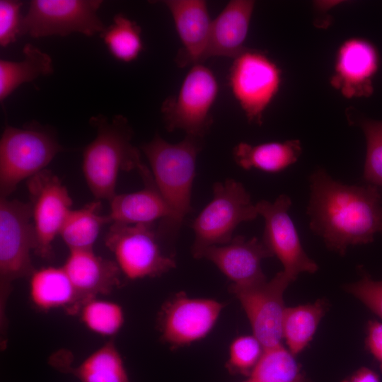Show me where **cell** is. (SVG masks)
<instances>
[{
  "label": "cell",
  "instance_id": "d4e9b609",
  "mask_svg": "<svg viewBox=\"0 0 382 382\" xmlns=\"http://www.w3.org/2000/svg\"><path fill=\"white\" fill-rule=\"evenodd\" d=\"M100 207L101 201L95 199L71 210L59 234L69 250L93 249L102 227L110 223L108 215L99 214Z\"/></svg>",
  "mask_w": 382,
  "mask_h": 382
},
{
  "label": "cell",
  "instance_id": "7c38bea8",
  "mask_svg": "<svg viewBox=\"0 0 382 382\" xmlns=\"http://www.w3.org/2000/svg\"><path fill=\"white\" fill-rule=\"evenodd\" d=\"M224 306L212 299L189 297L183 291L174 294L163 303L158 313L160 339L175 349L204 338Z\"/></svg>",
  "mask_w": 382,
  "mask_h": 382
},
{
  "label": "cell",
  "instance_id": "9a60e30c",
  "mask_svg": "<svg viewBox=\"0 0 382 382\" xmlns=\"http://www.w3.org/2000/svg\"><path fill=\"white\" fill-rule=\"evenodd\" d=\"M273 255L257 238L246 239L243 236H233L224 245L204 249L197 259L212 262L236 285H246L267 279L261 268V262Z\"/></svg>",
  "mask_w": 382,
  "mask_h": 382
},
{
  "label": "cell",
  "instance_id": "2e32d148",
  "mask_svg": "<svg viewBox=\"0 0 382 382\" xmlns=\"http://www.w3.org/2000/svg\"><path fill=\"white\" fill-rule=\"evenodd\" d=\"M182 43L175 61L180 67L204 62L209 43L212 20L207 2L203 0H166Z\"/></svg>",
  "mask_w": 382,
  "mask_h": 382
},
{
  "label": "cell",
  "instance_id": "cb8c5ba5",
  "mask_svg": "<svg viewBox=\"0 0 382 382\" xmlns=\"http://www.w3.org/2000/svg\"><path fill=\"white\" fill-rule=\"evenodd\" d=\"M23 59L19 62L0 60V102L4 100L19 86L53 73L52 60L40 49L27 44L23 50Z\"/></svg>",
  "mask_w": 382,
  "mask_h": 382
},
{
  "label": "cell",
  "instance_id": "3957f363",
  "mask_svg": "<svg viewBox=\"0 0 382 382\" xmlns=\"http://www.w3.org/2000/svg\"><path fill=\"white\" fill-rule=\"evenodd\" d=\"M202 139L185 135L180 142L172 144L156 134L149 142L141 146L150 164L156 185L171 212L170 219L163 222L159 233H177L191 212L192 189Z\"/></svg>",
  "mask_w": 382,
  "mask_h": 382
},
{
  "label": "cell",
  "instance_id": "5bb4252c",
  "mask_svg": "<svg viewBox=\"0 0 382 382\" xmlns=\"http://www.w3.org/2000/svg\"><path fill=\"white\" fill-rule=\"evenodd\" d=\"M290 197L279 195L274 202L261 200L255 204L265 221L262 242L284 267L283 272L293 281L301 272L314 273L318 267L305 253L288 211Z\"/></svg>",
  "mask_w": 382,
  "mask_h": 382
},
{
  "label": "cell",
  "instance_id": "ba28073f",
  "mask_svg": "<svg viewBox=\"0 0 382 382\" xmlns=\"http://www.w3.org/2000/svg\"><path fill=\"white\" fill-rule=\"evenodd\" d=\"M218 93V81L212 70L202 63L192 65L178 95L162 103L166 129H180L186 135L203 139L213 122L211 110Z\"/></svg>",
  "mask_w": 382,
  "mask_h": 382
},
{
  "label": "cell",
  "instance_id": "836d02e7",
  "mask_svg": "<svg viewBox=\"0 0 382 382\" xmlns=\"http://www.w3.org/2000/svg\"><path fill=\"white\" fill-rule=\"evenodd\" d=\"M366 344L369 351L378 361L382 372V322L374 320L369 323Z\"/></svg>",
  "mask_w": 382,
  "mask_h": 382
},
{
  "label": "cell",
  "instance_id": "7402d4cb",
  "mask_svg": "<svg viewBox=\"0 0 382 382\" xmlns=\"http://www.w3.org/2000/svg\"><path fill=\"white\" fill-rule=\"evenodd\" d=\"M29 295L33 305L42 311L62 308L77 315L81 303L78 294L63 267L35 270L30 277Z\"/></svg>",
  "mask_w": 382,
  "mask_h": 382
},
{
  "label": "cell",
  "instance_id": "e0dca14e",
  "mask_svg": "<svg viewBox=\"0 0 382 382\" xmlns=\"http://www.w3.org/2000/svg\"><path fill=\"white\" fill-rule=\"evenodd\" d=\"M62 267L81 306L98 295L110 294L121 285L122 274L115 261L97 255L93 249L69 250Z\"/></svg>",
  "mask_w": 382,
  "mask_h": 382
},
{
  "label": "cell",
  "instance_id": "8fae6325",
  "mask_svg": "<svg viewBox=\"0 0 382 382\" xmlns=\"http://www.w3.org/2000/svg\"><path fill=\"white\" fill-rule=\"evenodd\" d=\"M228 82L248 120L261 125L263 112L279 87L277 65L265 54L246 48L233 59Z\"/></svg>",
  "mask_w": 382,
  "mask_h": 382
},
{
  "label": "cell",
  "instance_id": "484cf974",
  "mask_svg": "<svg viewBox=\"0 0 382 382\" xmlns=\"http://www.w3.org/2000/svg\"><path fill=\"white\" fill-rule=\"evenodd\" d=\"M324 313L325 304L322 301L286 308L283 339L292 354L300 353L311 342Z\"/></svg>",
  "mask_w": 382,
  "mask_h": 382
},
{
  "label": "cell",
  "instance_id": "277c9868",
  "mask_svg": "<svg viewBox=\"0 0 382 382\" xmlns=\"http://www.w3.org/2000/svg\"><path fill=\"white\" fill-rule=\"evenodd\" d=\"M64 150L53 131L37 122L22 128L7 126L0 139V197H8Z\"/></svg>",
  "mask_w": 382,
  "mask_h": 382
},
{
  "label": "cell",
  "instance_id": "d6a6232c",
  "mask_svg": "<svg viewBox=\"0 0 382 382\" xmlns=\"http://www.w3.org/2000/svg\"><path fill=\"white\" fill-rule=\"evenodd\" d=\"M347 289L382 319V281L365 275L358 282L349 284Z\"/></svg>",
  "mask_w": 382,
  "mask_h": 382
},
{
  "label": "cell",
  "instance_id": "7a4b0ae2",
  "mask_svg": "<svg viewBox=\"0 0 382 382\" xmlns=\"http://www.w3.org/2000/svg\"><path fill=\"white\" fill-rule=\"evenodd\" d=\"M89 123L96 130L95 139L83 151L82 170L96 199L110 200L121 171L139 169L144 165L139 151L132 144L133 130L123 115L112 119L98 115Z\"/></svg>",
  "mask_w": 382,
  "mask_h": 382
},
{
  "label": "cell",
  "instance_id": "d590c367",
  "mask_svg": "<svg viewBox=\"0 0 382 382\" xmlns=\"http://www.w3.org/2000/svg\"><path fill=\"white\" fill-rule=\"evenodd\" d=\"M243 382H253V381H251L250 380H249V379L248 378L246 381H243Z\"/></svg>",
  "mask_w": 382,
  "mask_h": 382
},
{
  "label": "cell",
  "instance_id": "e575fe53",
  "mask_svg": "<svg viewBox=\"0 0 382 382\" xmlns=\"http://www.w3.org/2000/svg\"><path fill=\"white\" fill-rule=\"evenodd\" d=\"M342 382H381V381L376 372L367 367H361Z\"/></svg>",
  "mask_w": 382,
  "mask_h": 382
},
{
  "label": "cell",
  "instance_id": "f546056e",
  "mask_svg": "<svg viewBox=\"0 0 382 382\" xmlns=\"http://www.w3.org/2000/svg\"><path fill=\"white\" fill-rule=\"evenodd\" d=\"M264 349L262 344L253 335L237 337L229 346L226 369L230 374L249 377Z\"/></svg>",
  "mask_w": 382,
  "mask_h": 382
},
{
  "label": "cell",
  "instance_id": "5b68a950",
  "mask_svg": "<svg viewBox=\"0 0 382 382\" xmlns=\"http://www.w3.org/2000/svg\"><path fill=\"white\" fill-rule=\"evenodd\" d=\"M35 243L30 203L0 197V316L4 335L5 306L12 283L30 277L35 270L30 257Z\"/></svg>",
  "mask_w": 382,
  "mask_h": 382
},
{
  "label": "cell",
  "instance_id": "6da1fadb",
  "mask_svg": "<svg viewBox=\"0 0 382 382\" xmlns=\"http://www.w3.org/2000/svg\"><path fill=\"white\" fill-rule=\"evenodd\" d=\"M309 180L310 228L329 248L344 255L349 245L371 243L382 232V197L377 187L345 185L322 168Z\"/></svg>",
  "mask_w": 382,
  "mask_h": 382
},
{
  "label": "cell",
  "instance_id": "44dd1931",
  "mask_svg": "<svg viewBox=\"0 0 382 382\" xmlns=\"http://www.w3.org/2000/svg\"><path fill=\"white\" fill-rule=\"evenodd\" d=\"M71 354L56 352L50 364L61 372L69 373L80 382H130L122 357L113 340L96 349L78 366L71 364Z\"/></svg>",
  "mask_w": 382,
  "mask_h": 382
},
{
  "label": "cell",
  "instance_id": "4316f807",
  "mask_svg": "<svg viewBox=\"0 0 382 382\" xmlns=\"http://www.w3.org/2000/svg\"><path fill=\"white\" fill-rule=\"evenodd\" d=\"M248 379L253 382H306L294 354L282 345L264 349Z\"/></svg>",
  "mask_w": 382,
  "mask_h": 382
},
{
  "label": "cell",
  "instance_id": "83f0119b",
  "mask_svg": "<svg viewBox=\"0 0 382 382\" xmlns=\"http://www.w3.org/2000/svg\"><path fill=\"white\" fill-rule=\"evenodd\" d=\"M100 36L110 53L123 62L135 60L144 49L140 26L122 14L115 15Z\"/></svg>",
  "mask_w": 382,
  "mask_h": 382
},
{
  "label": "cell",
  "instance_id": "4dcf8cb0",
  "mask_svg": "<svg viewBox=\"0 0 382 382\" xmlns=\"http://www.w3.org/2000/svg\"><path fill=\"white\" fill-rule=\"evenodd\" d=\"M366 140L364 178L369 185L382 187V121L361 122Z\"/></svg>",
  "mask_w": 382,
  "mask_h": 382
},
{
  "label": "cell",
  "instance_id": "1f68e13d",
  "mask_svg": "<svg viewBox=\"0 0 382 382\" xmlns=\"http://www.w3.org/2000/svg\"><path fill=\"white\" fill-rule=\"evenodd\" d=\"M23 3L16 0L0 1V45L6 47L21 35L23 16Z\"/></svg>",
  "mask_w": 382,
  "mask_h": 382
},
{
  "label": "cell",
  "instance_id": "8992f818",
  "mask_svg": "<svg viewBox=\"0 0 382 382\" xmlns=\"http://www.w3.org/2000/svg\"><path fill=\"white\" fill-rule=\"evenodd\" d=\"M259 216L249 192L239 181L228 178L213 185V197L191 224L192 254L197 259L205 248L228 243L236 227Z\"/></svg>",
  "mask_w": 382,
  "mask_h": 382
},
{
  "label": "cell",
  "instance_id": "603a6c76",
  "mask_svg": "<svg viewBox=\"0 0 382 382\" xmlns=\"http://www.w3.org/2000/svg\"><path fill=\"white\" fill-rule=\"evenodd\" d=\"M301 151V142L297 139L257 145L241 142L234 147L233 155L243 169L278 173L294 163Z\"/></svg>",
  "mask_w": 382,
  "mask_h": 382
},
{
  "label": "cell",
  "instance_id": "52a82bcc",
  "mask_svg": "<svg viewBox=\"0 0 382 382\" xmlns=\"http://www.w3.org/2000/svg\"><path fill=\"white\" fill-rule=\"evenodd\" d=\"M122 275L130 280L160 277L176 267L151 225L112 223L105 238Z\"/></svg>",
  "mask_w": 382,
  "mask_h": 382
},
{
  "label": "cell",
  "instance_id": "d6986e66",
  "mask_svg": "<svg viewBox=\"0 0 382 382\" xmlns=\"http://www.w3.org/2000/svg\"><path fill=\"white\" fill-rule=\"evenodd\" d=\"M378 54L368 42L354 39L340 49L332 85L347 97L368 96L371 78L378 68Z\"/></svg>",
  "mask_w": 382,
  "mask_h": 382
},
{
  "label": "cell",
  "instance_id": "ffe728a7",
  "mask_svg": "<svg viewBox=\"0 0 382 382\" xmlns=\"http://www.w3.org/2000/svg\"><path fill=\"white\" fill-rule=\"evenodd\" d=\"M255 2L250 0L230 1L212 20L209 40L204 61L215 57L236 58L246 48Z\"/></svg>",
  "mask_w": 382,
  "mask_h": 382
},
{
  "label": "cell",
  "instance_id": "9c48e42d",
  "mask_svg": "<svg viewBox=\"0 0 382 382\" xmlns=\"http://www.w3.org/2000/svg\"><path fill=\"white\" fill-rule=\"evenodd\" d=\"M100 0H33L23 18L21 35L38 38L78 33L86 36L105 28L98 15Z\"/></svg>",
  "mask_w": 382,
  "mask_h": 382
},
{
  "label": "cell",
  "instance_id": "4fadbf2b",
  "mask_svg": "<svg viewBox=\"0 0 382 382\" xmlns=\"http://www.w3.org/2000/svg\"><path fill=\"white\" fill-rule=\"evenodd\" d=\"M35 232V255L52 257V242L71 210L67 188L52 171L45 169L27 180Z\"/></svg>",
  "mask_w": 382,
  "mask_h": 382
},
{
  "label": "cell",
  "instance_id": "30bf717a",
  "mask_svg": "<svg viewBox=\"0 0 382 382\" xmlns=\"http://www.w3.org/2000/svg\"><path fill=\"white\" fill-rule=\"evenodd\" d=\"M293 280L283 271L270 281L267 279L246 285L231 284L229 291L244 310L253 335L264 349L282 345V325L286 308L283 294Z\"/></svg>",
  "mask_w": 382,
  "mask_h": 382
},
{
  "label": "cell",
  "instance_id": "ac0fdd59",
  "mask_svg": "<svg viewBox=\"0 0 382 382\" xmlns=\"http://www.w3.org/2000/svg\"><path fill=\"white\" fill-rule=\"evenodd\" d=\"M138 173L144 183V188L131 193L116 194L109 200L108 216L110 224L151 225L158 219L163 222L170 219V207L156 187L150 170L144 164Z\"/></svg>",
  "mask_w": 382,
  "mask_h": 382
},
{
  "label": "cell",
  "instance_id": "f1b7e54d",
  "mask_svg": "<svg viewBox=\"0 0 382 382\" xmlns=\"http://www.w3.org/2000/svg\"><path fill=\"white\" fill-rule=\"evenodd\" d=\"M77 315L90 331L104 337L117 334L125 323L124 311L120 304L98 297L83 303Z\"/></svg>",
  "mask_w": 382,
  "mask_h": 382
}]
</instances>
